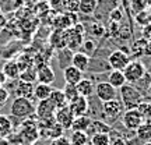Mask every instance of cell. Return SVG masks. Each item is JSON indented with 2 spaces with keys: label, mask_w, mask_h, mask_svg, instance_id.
Listing matches in <instances>:
<instances>
[{
  "label": "cell",
  "mask_w": 151,
  "mask_h": 145,
  "mask_svg": "<svg viewBox=\"0 0 151 145\" xmlns=\"http://www.w3.org/2000/svg\"><path fill=\"white\" fill-rule=\"evenodd\" d=\"M120 91V103L123 106L124 110H130V109H137V106L144 101V95L143 92L136 88L134 84H124L122 88H119Z\"/></svg>",
  "instance_id": "1"
},
{
  "label": "cell",
  "mask_w": 151,
  "mask_h": 145,
  "mask_svg": "<svg viewBox=\"0 0 151 145\" xmlns=\"http://www.w3.org/2000/svg\"><path fill=\"white\" fill-rule=\"evenodd\" d=\"M10 113L17 119H29L35 114V105L32 99L16 96L10 105Z\"/></svg>",
  "instance_id": "2"
},
{
  "label": "cell",
  "mask_w": 151,
  "mask_h": 145,
  "mask_svg": "<svg viewBox=\"0 0 151 145\" xmlns=\"http://www.w3.org/2000/svg\"><path fill=\"white\" fill-rule=\"evenodd\" d=\"M146 73V66L140 60H130L129 64L123 69V75L127 84H136Z\"/></svg>",
  "instance_id": "3"
},
{
  "label": "cell",
  "mask_w": 151,
  "mask_h": 145,
  "mask_svg": "<svg viewBox=\"0 0 151 145\" xmlns=\"http://www.w3.org/2000/svg\"><path fill=\"white\" fill-rule=\"evenodd\" d=\"M143 121H144V119L137 109L124 110L123 114H122V124H123L124 129L129 130V131H136Z\"/></svg>",
  "instance_id": "4"
},
{
  "label": "cell",
  "mask_w": 151,
  "mask_h": 145,
  "mask_svg": "<svg viewBox=\"0 0 151 145\" xmlns=\"http://www.w3.org/2000/svg\"><path fill=\"white\" fill-rule=\"evenodd\" d=\"M95 96L99 102H108V101H113V99H116L118 96V89L116 88H113L111 84H109L108 81L106 82H98L95 84Z\"/></svg>",
  "instance_id": "5"
},
{
  "label": "cell",
  "mask_w": 151,
  "mask_h": 145,
  "mask_svg": "<svg viewBox=\"0 0 151 145\" xmlns=\"http://www.w3.org/2000/svg\"><path fill=\"white\" fill-rule=\"evenodd\" d=\"M55 112L56 109L53 105L46 101H39L35 106V117L38 121H48V120H55Z\"/></svg>",
  "instance_id": "6"
},
{
  "label": "cell",
  "mask_w": 151,
  "mask_h": 145,
  "mask_svg": "<svg viewBox=\"0 0 151 145\" xmlns=\"http://www.w3.org/2000/svg\"><path fill=\"white\" fill-rule=\"evenodd\" d=\"M129 61H130V56L124 50H120V49L113 50L108 57V64L109 67H112V70L123 71L124 67L129 64Z\"/></svg>",
  "instance_id": "7"
},
{
  "label": "cell",
  "mask_w": 151,
  "mask_h": 145,
  "mask_svg": "<svg viewBox=\"0 0 151 145\" xmlns=\"http://www.w3.org/2000/svg\"><path fill=\"white\" fill-rule=\"evenodd\" d=\"M102 112L108 117L109 121H115L122 114V112H124V109L119 99H113V101H108V102L102 103Z\"/></svg>",
  "instance_id": "8"
},
{
  "label": "cell",
  "mask_w": 151,
  "mask_h": 145,
  "mask_svg": "<svg viewBox=\"0 0 151 145\" xmlns=\"http://www.w3.org/2000/svg\"><path fill=\"white\" fill-rule=\"evenodd\" d=\"M73 120H74V114L69 109V105L62 109H58L55 112V121L59 124L63 130H70L71 124H73Z\"/></svg>",
  "instance_id": "9"
},
{
  "label": "cell",
  "mask_w": 151,
  "mask_h": 145,
  "mask_svg": "<svg viewBox=\"0 0 151 145\" xmlns=\"http://www.w3.org/2000/svg\"><path fill=\"white\" fill-rule=\"evenodd\" d=\"M88 108H90L88 98H84V96H78L77 99H74L73 102L69 103V109H70L71 113L74 114V117H78V116H84V114H87Z\"/></svg>",
  "instance_id": "10"
},
{
  "label": "cell",
  "mask_w": 151,
  "mask_h": 145,
  "mask_svg": "<svg viewBox=\"0 0 151 145\" xmlns=\"http://www.w3.org/2000/svg\"><path fill=\"white\" fill-rule=\"evenodd\" d=\"M55 78H56L55 71L49 64H43V66L37 67V81L38 82L50 85V84L55 81Z\"/></svg>",
  "instance_id": "11"
},
{
  "label": "cell",
  "mask_w": 151,
  "mask_h": 145,
  "mask_svg": "<svg viewBox=\"0 0 151 145\" xmlns=\"http://www.w3.org/2000/svg\"><path fill=\"white\" fill-rule=\"evenodd\" d=\"M84 73H81L78 69H76L74 66H67L65 67V70H63V78H65V82L66 84H70V85H76V84H78L84 77H83Z\"/></svg>",
  "instance_id": "12"
},
{
  "label": "cell",
  "mask_w": 151,
  "mask_h": 145,
  "mask_svg": "<svg viewBox=\"0 0 151 145\" xmlns=\"http://www.w3.org/2000/svg\"><path fill=\"white\" fill-rule=\"evenodd\" d=\"M71 66L78 69L81 73H84L90 69V56L84 52H74L71 56Z\"/></svg>",
  "instance_id": "13"
},
{
  "label": "cell",
  "mask_w": 151,
  "mask_h": 145,
  "mask_svg": "<svg viewBox=\"0 0 151 145\" xmlns=\"http://www.w3.org/2000/svg\"><path fill=\"white\" fill-rule=\"evenodd\" d=\"M66 39H67V46L66 48H69L70 50H74V52L84 42L83 41V34L76 32L73 28L71 29H66Z\"/></svg>",
  "instance_id": "14"
},
{
  "label": "cell",
  "mask_w": 151,
  "mask_h": 145,
  "mask_svg": "<svg viewBox=\"0 0 151 145\" xmlns=\"http://www.w3.org/2000/svg\"><path fill=\"white\" fill-rule=\"evenodd\" d=\"M76 89H77L80 96L90 98L94 94V91H95V84L90 78H83L78 84H76Z\"/></svg>",
  "instance_id": "15"
},
{
  "label": "cell",
  "mask_w": 151,
  "mask_h": 145,
  "mask_svg": "<svg viewBox=\"0 0 151 145\" xmlns=\"http://www.w3.org/2000/svg\"><path fill=\"white\" fill-rule=\"evenodd\" d=\"M14 94H16V96L32 99L34 98V84L24 82V81L18 80V84H17L16 89H14Z\"/></svg>",
  "instance_id": "16"
},
{
  "label": "cell",
  "mask_w": 151,
  "mask_h": 145,
  "mask_svg": "<svg viewBox=\"0 0 151 145\" xmlns=\"http://www.w3.org/2000/svg\"><path fill=\"white\" fill-rule=\"evenodd\" d=\"M48 101L53 105V108L56 109V110L69 105V102H67V99H66L65 94L62 92V89H56V88H53V91L50 94V96L48 98Z\"/></svg>",
  "instance_id": "17"
},
{
  "label": "cell",
  "mask_w": 151,
  "mask_h": 145,
  "mask_svg": "<svg viewBox=\"0 0 151 145\" xmlns=\"http://www.w3.org/2000/svg\"><path fill=\"white\" fill-rule=\"evenodd\" d=\"M52 91H53V86L52 85L38 82L37 85H34V98L37 101H46L50 96Z\"/></svg>",
  "instance_id": "18"
},
{
  "label": "cell",
  "mask_w": 151,
  "mask_h": 145,
  "mask_svg": "<svg viewBox=\"0 0 151 145\" xmlns=\"http://www.w3.org/2000/svg\"><path fill=\"white\" fill-rule=\"evenodd\" d=\"M13 130H14V126L11 119L6 114H0V140L9 138L13 134Z\"/></svg>",
  "instance_id": "19"
},
{
  "label": "cell",
  "mask_w": 151,
  "mask_h": 145,
  "mask_svg": "<svg viewBox=\"0 0 151 145\" xmlns=\"http://www.w3.org/2000/svg\"><path fill=\"white\" fill-rule=\"evenodd\" d=\"M1 73L4 74V77L7 80H18V77H20V69H18V64H17L16 60L7 61L3 66Z\"/></svg>",
  "instance_id": "20"
},
{
  "label": "cell",
  "mask_w": 151,
  "mask_h": 145,
  "mask_svg": "<svg viewBox=\"0 0 151 145\" xmlns=\"http://www.w3.org/2000/svg\"><path fill=\"white\" fill-rule=\"evenodd\" d=\"M136 137L140 141H143L144 144L151 142V121L144 120V121L140 124V127L136 130Z\"/></svg>",
  "instance_id": "21"
},
{
  "label": "cell",
  "mask_w": 151,
  "mask_h": 145,
  "mask_svg": "<svg viewBox=\"0 0 151 145\" xmlns=\"http://www.w3.org/2000/svg\"><path fill=\"white\" fill-rule=\"evenodd\" d=\"M92 119L88 117L87 114L84 116H78V117H74L73 120V124H71V131H86L88 130V127L91 126Z\"/></svg>",
  "instance_id": "22"
},
{
  "label": "cell",
  "mask_w": 151,
  "mask_h": 145,
  "mask_svg": "<svg viewBox=\"0 0 151 145\" xmlns=\"http://www.w3.org/2000/svg\"><path fill=\"white\" fill-rule=\"evenodd\" d=\"M108 78H109L108 82L113 88H116V89L122 88L126 84V78H124V75H123V71H120V70H112Z\"/></svg>",
  "instance_id": "23"
},
{
  "label": "cell",
  "mask_w": 151,
  "mask_h": 145,
  "mask_svg": "<svg viewBox=\"0 0 151 145\" xmlns=\"http://www.w3.org/2000/svg\"><path fill=\"white\" fill-rule=\"evenodd\" d=\"M98 6V0H80V4H78V11L86 14V16H90L94 11L97 10Z\"/></svg>",
  "instance_id": "24"
},
{
  "label": "cell",
  "mask_w": 151,
  "mask_h": 145,
  "mask_svg": "<svg viewBox=\"0 0 151 145\" xmlns=\"http://www.w3.org/2000/svg\"><path fill=\"white\" fill-rule=\"evenodd\" d=\"M97 133H109V126L105 124L104 121H101V120H92L91 126L87 130V134L94 135V134H97Z\"/></svg>",
  "instance_id": "25"
},
{
  "label": "cell",
  "mask_w": 151,
  "mask_h": 145,
  "mask_svg": "<svg viewBox=\"0 0 151 145\" xmlns=\"http://www.w3.org/2000/svg\"><path fill=\"white\" fill-rule=\"evenodd\" d=\"M69 140H70L71 145H87L90 137L86 131H71V135Z\"/></svg>",
  "instance_id": "26"
},
{
  "label": "cell",
  "mask_w": 151,
  "mask_h": 145,
  "mask_svg": "<svg viewBox=\"0 0 151 145\" xmlns=\"http://www.w3.org/2000/svg\"><path fill=\"white\" fill-rule=\"evenodd\" d=\"M20 81H24V82H29V84H34L37 81V69L35 67H29L27 70H24L20 73V77H18Z\"/></svg>",
  "instance_id": "27"
},
{
  "label": "cell",
  "mask_w": 151,
  "mask_h": 145,
  "mask_svg": "<svg viewBox=\"0 0 151 145\" xmlns=\"http://www.w3.org/2000/svg\"><path fill=\"white\" fill-rule=\"evenodd\" d=\"M146 45H147V41H144L143 38L134 41L133 45L130 46L132 54H133L134 57H140V56H143V54H144V48H146Z\"/></svg>",
  "instance_id": "28"
},
{
  "label": "cell",
  "mask_w": 151,
  "mask_h": 145,
  "mask_svg": "<svg viewBox=\"0 0 151 145\" xmlns=\"http://www.w3.org/2000/svg\"><path fill=\"white\" fill-rule=\"evenodd\" d=\"M91 145H111L109 133H97L91 137Z\"/></svg>",
  "instance_id": "29"
},
{
  "label": "cell",
  "mask_w": 151,
  "mask_h": 145,
  "mask_svg": "<svg viewBox=\"0 0 151 145\" xmlns=\"http://www.w3.org/2000/svg\"><path fill=\"white\" fill-rule=\"evenodd\" d=\"M62 92L65 94V96H66V99H67L69 103L73 102L74 99H77V98L80 96L78 92H77V89H76V85H70V84H66L65 88L62 89Z\"/></svg>",
  "instance_id": "30"
},
{
  "label": "cell",
  "mask_w": 151,
  "mask_h": 145,
  "mask_svg": "<svg viewBox=\"0 0 151 145\" xmlns=\"http://www.w3.org/2000/svg\"><path fill=\"white\" fill-rule=\"evenodd\" d=\"M78 4L80 0H63V9L66 10V13H71V14L78 13Z\"/></svg>",
  "instance_id": "31"
},
{
  "label": "cell",
  "mask_w": 151,
  "mask_h": 145,
  "mask_svg": "<svg viewBox=\"0 0 151 145\" xmlns=\"http://www.w3.org/2000/svg\"><path fill=\"white\" fill-rule=\"evenodd\" d=\"M137 110L140 112V114L143 116L144 120L151 117V105H150V102H144V101H143V102L137 106Z\"/></svg>",
  "instance_id": "32"
},
{
  "label": "cell",
  "mask_w": 151,
  "mask_h": 145,
  "mask_svg": "<svg viewBox=\"0 0 151 145\" xmlns=\"http://www.w3.org/2000/svg\"><path fill=\"white\" fill-rule=\"evenodd\" d=\"M130 7H132V10L134 11L136 14H139L141 11L146 10L147 7V0H132V3H130Z\"/></svg>",
  "instance_id": "33"
},
{
  "label": "cell",
  "mask_w": 151,
  "mask_h": 145,
  "mask_svg": "<svg viewBox=\"0 0 151 145\" xmlns=\"http://www.w3.org/2000/svg\"><path fill=\"white\" fill-rule=\"evenodd\" d=\"M9 98H10V91H9L4 85L0 86V110H1V109H3V106L7 103Z\"/></svg>",
  "instance_id": "34"
},
{
  "label": "cell",
  "mask_w": 151,
  "mask_h": 145,
  "mask_svg": "<svg viewBox=\"0 0 151 145\" xmlns=\"http://www.w3.org/2000/svg\"><path fill=\"white\" fill-rule=\"evenodd\" d=\"M141 38L147 42H151V24H146L141 28Z\"/></svg>",
  "instance_id": "35"
},
{
  "label": "cell",
  "mask_w": 151,
  "mask_h": 145,
  "mask_svg": "<svg viewBox=\"0 0 151 145\" xmlns=\"http://www.w3.org/2000/svg\"><path fill=\"white\" fill-rule=\"evenodd\" d=\"M49 145H71L70 140L65 137V135H62L59 138H55V140H50V144Z\"/></svg>",
  "instance_id": "36"
},
{
  "label": "cell",
  "mask_w": 151,
  "mask_h": 145,
  "mask_svg": "<svg viewBox=\"0 0 151 145\" xmlns=\"http://www.w3.org/2000/svg\"><path fill=\"white\" fill-rule=\"evenodd\" d=\"M104 31H105V28H104L102 24H98V22H95V24H92L91 27V32L95 35V36H101L104 34Z\"/></svg>",
  "instance_id": "37"
},
{
  "label": "cell",
  "mask_w": 151,
  "mask_h": 145,
  "mask_svg": "<svg viewBox=\"0 0 151 145\" xmlns=\"http://www.w3.org/2000/svg\"><path fill=\"white\" fill-rule=\"evenodd\" d=\"M111 20H112V21H120V20H122V11L119 10V9L112 10V13H111Z\"/></svg>",
  "instance_id": "38"
},
{
  "label": "cell",
  "mask_w": 151,
  "mask_h": 145,
  "mask_svg": "<svg viewBox=\"0 0 151 145\" xmlns=\"http://www.w3.org/2000/svg\"><path fill=\"white\" fill-rule=\"evenodd\" d=\"M111 145H127V142L123 140V138H120V137H116V138H111Z\"/></svg>",
  "instance_id": "39"
},
{
  "label": "cell",
  "mask_w": 151,
  "mask_h": 145,
  "mask_svg": "<svg viewBox=\"0 0 151 145\" xmlns=\"http://www.w3.org/2000/svg\"><path fill=\"white\" fill-rule=\"evenodd\" d=\"M81 46H84L86 49H88V52H92V50H94V48H95L92 41H86V42H83V45H81Z\"/></svg>",
  "instance_id": "40"
},
{
  "label": "cell",
  "mask_w": 151,
  "mask_h": 145,
  "mask_svg": "<svg viewBox=\"0 0 151 145\" xmlns=\"http://www.w3.org/2000/svg\"><path fill=\"white\" fill-rule=\"evenodd\" d=\"M144 56L151 57V42H147L146 48H144Z\"/></svg>",
  "instance_id": "41"
},
{
  "label": "cell",
  "mask_w": 151,
  "mask_h": 145,
  "mask_svg": "<svg viewBox=\"0 0 151 145\" xmlns=\"http://www.w3.org/2000/svg\"><path fill=\"white\" fill-rule=\"evenodd\" d=\"M6 80H7V78H6V77H4V74H3V73L0 71V86H3V85H4Z\"/></svg>",
  "instance_id": "42"
},
{
  "label": "cell",
  "mask_w": 151,
  "mask_h": 145,
  "mask_svg": "<svg viewBox=\"0 0 151 145\" xmlns=\"http://www.w3.org/2000/svg\"><path fill=\"white\" fill-rule=\"evenodd\" d=\"M147 94H148V95L151 96V82L148 84V88H147Z\"/></svg>",
  "instance_id": "43"
},
{
  "label": "cell",
  "mask_w": 151,
  "mask_h": 145,
  "mask_svg": "<svg viewBox=\"0 0 151 145\" xmlns=\"http://www.w3.org/2000/svg\"><path fill=\"white\" fill-rule=\"evenodd\" d=\"M144 145H151V142H147V144H144Z\"/></svg>",
  "instance_id": "44"
},
{
  "label": "cell",
  "mask_w": 151,
  "mask_h": 145,
  "mask_svg": "<svg viewBox=\"0 0 151 145\" xmlns=\"http://www.w3.org/2000/svg\"><path fill=\"white\" fill-rule=\"evenodd\" d=\"M150 105H151V102H150Z\"/></svg>",
  "instance_id": "45"
}]
</instances>
